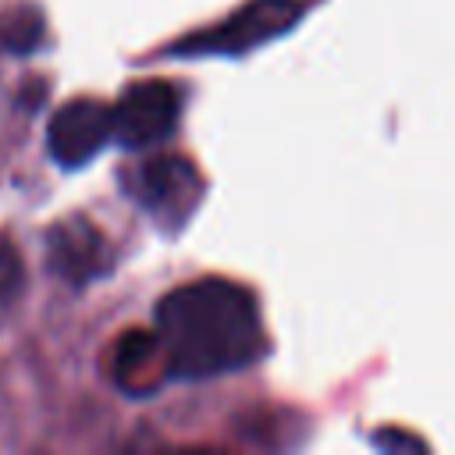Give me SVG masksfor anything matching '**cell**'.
<instances>
[{
  "label": "cell",
  "mask_w": 455,
  "mask_h": 455,
  "mask_svg": "<svg viewBox=\"0 0 455 455\" xmlns=\"http://www.w3.org/2000/svg\"><path fill=\"white\" fill-rule=\"evenodd\" d=\"M171 373L203 380L245 370L270 348L252 288L231 277H199L171 288L153 313Z\"/></svg>",
  "instance_id": "obj_1"
},
{
  "label": "cell",
  "mask_w": 455,
  "mask_h": 455,
  "mask_svg": "<svg viewBox=\"0 0 455 455\" xmlns=\"http://www.w3.org/2000/svg\"><path fill=\"white\" fill-rule=\"evenodd\" d=\"M313 0H249L245 7H238L235 14H228L224 21L171 43L167 53L171 57H235V53H249L256 46H263L267 39L284 36L306 11Z\"/></svg>",
  "instance_id": "obj_2"
},
{
  "label": "cell",
  "mask_w": 455,
  "mask_h": 455,
  "mask_svg": "<svg viewBox=\"0 0 455 455\" xmlns=\"http://www.w3.org/2000/svg\"><path fill=\"white\" fill-rule=\"evenodd\" d=\"M199 167L181 153H153L124 167V192L167 231H178L203 199Z\"/></svg>",
  "instance_id": "obj_3"
},
{
  "label": "cell",
  "mask_w": 455,
  "mask_h": 455,
  "mask_svg": "<svg viewBox=\"0 0 455 455\" xmlns=\"http://www.w3.org/2000/svg\"><path fill=\"white\" fill-rule=\"evenodd\" d=\"M181 117V92L167 78L132 82L114 103V139L128 149H149L164 142Z\"/></svg>",
  "instance_id": "obj_4"
},
{
  "label": "cell",
  "mask_w": 455,
  "mask_h": 455,
  "mask_svg": "<svg viewBox=\"0 0 455 455\" xmlns=\"http://www.w3.org/2000/svg\"><path fill=\"white\" fill-rule=\"evenodd\" d=\"M110 139H114V103H103L96 96H75L60 103L46 124V149L68 171L85 167L92 156L103 153Z\"/></svg>",
  "instance_id": "obj_5"
},
{
  "label": "cell",
  "mask_w": 455,
  "mask_h": 455,
  "mask_svg": "<svg viewBox=\"0 0 455 455\" xmlns=\"http://www.w3.org/2000/svg\"><path fill=\"white\" fill-rule=\"evenodd\" d=\"M107 373L114 380L117 391H124L128 398H146L153 395L156 387L167 384L171 373V359H167V348L153 331L146 327H128L114 338L110 352H107Z\"/></svg>",
  "instance_id": "obj_6"
},
{
  "label": "cell",
  "mask_w": 455,
  "mask_h": 455,
  "mask_svg": "<svg viewBox=\"0 0 455 455\" xmlns=\"http://www.w3.org/2000/svg\"><path fill=\"white\" fill-rule=\"evenodd\" d=\"M46 256H50V270L71 284H85V281L107 274L110 259H114L103 231L85 217L57 220L46 235Z\"/></svg>",
  "instance_id": "obj_7"
},
{
  "label": "cell",
  "mask_w": 455,
  "mask_h": 455,
  "mask_svg": "<svg viewBox=\"0 0 455 455\" xmlns=\"http://www.w3.org/2000/svg\"><path fill=\"white\" fill-rule=\"evenodd\" d=\"M39 43V14L32 7L0 11V50H32Z\"/></svg>",
  "instance_id": "obj_8"
},
{
  "label": "cell",
  "mask_w": 455,
  "mask_h": 455,
  "mask_svg": "<svg viewBox=\"0 0 455 455\" xmlns=\"http://www.w3.org/2000/svg\"><path fill=\"white\" fill-rule=\"evenodd\" d=\"M21 284H25L21 252L7 235H0V309H7L21 295Z\"/></svg>",
  "instance_id": "obj_9"
}]
</instances>
